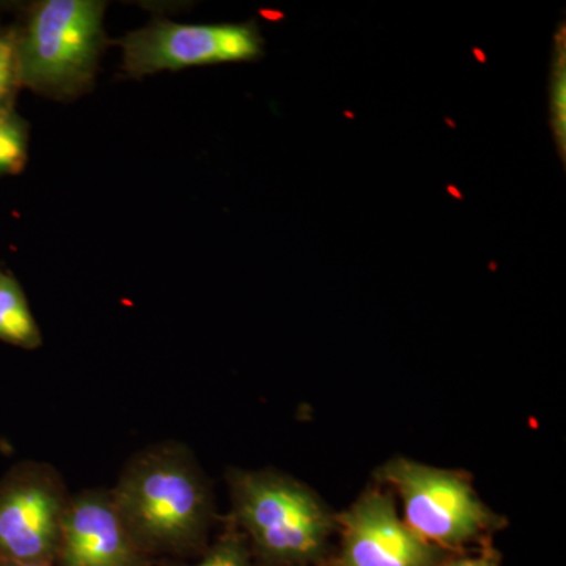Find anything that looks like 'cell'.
Wrapping results in <instances>:
<instances>
[{
    "instance_id": "6da1fadb",
    "label": "cell",
    "mask_w": 566,
    "mask_h": 566,
    "mask_svg": "<svg viewBox=\"0 0 566 566\" xmlns=\"http://www.w3.org/2000/svg\"><path fill=\"white\" fill-rule=\"evenodd\" d=\"M111 493L145 554L199 547L216 516L210 480L192 450L178 441L134 453Z\"/></svg>"
},
{
    "instance_id": "7a4b0ae2",
    "label": "cell",
    "mask_w": 566,
    "mask_h": 566,
    "mask_svg": "<svg viewBox=\"0 0 566 566\" xmlns=\"http://www.w3.org/2000/svg\"><path fill=\"white\" fill-rule=\"evenodd\" d=\"M232 524L264 560L318 564L337 532L335 513L304 483L274 469L227 471Z\"/></svg>"
},
{
    "instance_id": "3957f363",
    "label": "cell",
    "mask_w": 566,
    "mask_h": 566,
    "mask_svg": "<svg viewBox=\"0 0 566 566\" xmlns=\"http://www.w3.org/2000/svg\"><path fill=\"white\" fill-rule=\"evenodd\" d=\"M106 3L40 0L18 29L22 87L55 102H73L95 84L107 46Z\"/></svg>"
},
{
    "instance_id": "277c9868",
    "label": "cell",
    "mask_w": 566,
    "mask_h": 566,
    "mask_svg": "<svg viewBox=\"0 0 566 566\" xmlns=\"http://www.w3.org/2000/svg\"><path fill=\"white\" fill-rule=\"evenodd\" d=\"M376 479L400 497L406 526L446 553L485 545L488 536L505 524L483 504L463 472L397 457L376 471Z\"/></svg>"
},
{
    "instance_id": "5b68a950",
    "label": "cell",
    "mask_w": 566,
    "mask_h": 566,
    "mask_svg": "<svg viewBox=\"0 0 566 566\" xmlns=\"http://www.w3.org/2000/svg\"><path fill=\"white\" fill-rule=\"evenodd\" d=\"M70 497L54 465H11L0 479V564L55 565Z\"/></svg>"
},
{
    "instance_id": "8992f818",
    "label": "cell",
    "mask_w": 566,
    "mask_h": 566,
    "mask_svg": "<svg viewBox=\"0 0 566 566\" xmlns=\"http://www.w3.org/2000/svg\"><path fill=\"white\" fill-rule=\"evenodd\" d=\"M123 71L134 80L214 63L253 62L262 57L264 41L255 22L182 24L153 20L118 41Z\"/></svg>"
},
{
    "instance_id": "52a82bcc",
    "label": "cell",
    "mask_w": 566,
    "mask_h": 566,
    "mask_svg": "<svg viewBox=\"0 0 566 566\" xmlns=\"http://www.w3.org/2000/svg\"><path fill=\"white\" fill-rule=\"evenodd\" d=\"M340 547L333 566H441L452 556L424 542L398 516L392 495L370 488L335 513Z\"/></svg>"
},
{
    "instance_id": "ba28073f",
    "label": "cell",
    "mask_w": 566,
    "mask_h": 566,
    "mask_svg": "<svg viewBox=\"0 0 566 566\" xmlns=\"http://www.w3.org/2000/svg\"><path fill=\"white\" fill-rule=\"evenodd\" d=\"M57 566H148V554L136 542L111 490L71 494L63 520Z\"/></svg>"
},
{
    "instance_id": "9c48e42d",
    "label": "cell",
    "mask_w": 566,
    "mask_h": 566,
    "mask_svg": "<svg viewBox=\"0 0 566 566\" xmlns=\"http://www.w3.org/2000/svg\"><path fill=\"white\" fill-rule=\"evenodd\" d=\"M0 342L17 348L39 349L43 335L20 281L0 270Z\"/></svg>"
},
{
    "instance_id": "30bf717a",
    "label": "cell",
    "mask_w": 566,
    "mask_h": 566,
    "mask_svg": "<svg viewBox=\"0 0 566 566\" xmlns=\"http://www.w3.org/2000/svg\"><path fill=\"white\" fill-rule=\"evenodd\" d=\"M28 158V122L14 109L0 111V177L21 174Z\"/></svg>"
},
{
    "instance_id": "8fae6325",
    "label": "cell",
    "mask_w": 566,
    "mask_h": 566,
    "mask_svg": "<svg viewBox=\"0 0 566 566\" xmlns=\"http://www.w3.org/2000/svg\"><path fill=\"white\" fill-rule=\"evenodd\" d=\"M556 55H554L553 77H551V114H553V132L556 137L558 153L565 161L566 150V52L565 29L556 36Z\"/></svg>"
},
{
    "instance_id": "7c38bea8",
    "label": "cell",
    "mask_w": 566,
    "mask_h": 566,
    "mask_svg": "<svg viewBox=\"0 0 566 566\" xmlns=\"http://www.w3.org/2000/svg\"><path fill=\"white\" fill-rule=\"evenodd\" d=\"M21 88L18 29H0V111L14 109Z\"/></svg>"
},
{
    "instance_id": "4fadbf2b",
    "label": "cell",
    "mask_w": 566,
    "mask_h": 566,
    "mask_svg": "<svg viewBox=\"0 0 566 566\" xmlns=\"http://www.w3.org/2000/svg\"><path fill=\"white\" fill-rule=\"evenodd\" d=\"M192 566H253L244 536L233 526Z\"/></svg>"
},
{
    "instance_id": "5bb4252c",
    "label": "cell",
    "mask_w": 566,
    "mask_h": 566,
    "mask_svg": "<svg viewBox=\"0 0 566 566\" xmlns=\"http://www.w3.org/2000/svg\"><path fill=\"white\" fill-rule=\"evenodd\" d=\"M441 566H501V558L493 547L482 545L474 554H452Z\"/></svg>"
},
{
    "instance_id": "9a60e30c",
    "label": "cell",
    "mask_w": 566,
    "mask_h": 566,
    "mask_svg": "<svg viewBox=\"0 0 566 566\" xmlns=\"http://www.w3.org/2000/svg\"><path fill=\"white\" fill-rule=\"evenodd\" d=\"M0 566H55L50 564H0Z\"/></svg>"
}]
</instances>
